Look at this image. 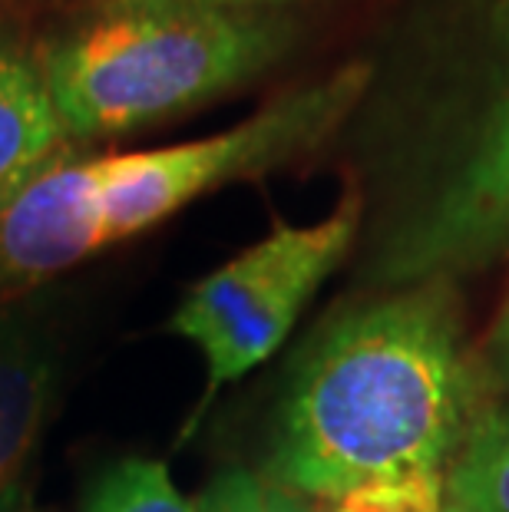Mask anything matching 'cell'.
<instances>
[{"instance_id": "1", "label": "cell", "mask_w": 509, "mask_h": 512, "mask_svg": "<svg viewBox=\"0 0 509 512\" xmlns=\"http://www.w3.org/2000/svg\"><path fill=\"white\" fill-rule=\"evenodd\" d=\"M490 400L453 285H410L338 314L278 400L265 476L305 499L443 476Z\"/></svg>"}, {"instance_id": "2", "label": "cell", "mask_w": 509, "mask_h": 512, "mask_svg": "<svg viewBox=\"0 0 509 512\" xmlns=\"http://www.w3.org/2000/svg\"><path fill=\"white\" fill-rule=\"evenodd\" d=\"M291 20L268 7L106 0L37 53L63 139L119 136L215 100L268 70Z\"/></svg>"}, {"instance_id": "3", "label": "cell", "mask_w": 509, "mask_h": 512, "mask_svg": "<svg viewBox=\"0 0 509 512\" xmlns=\"http://www.w3.org/2000/svg\"><path fill=\"white\" fill-rule=\"evenodd\" d=\"M371 63H348L291 90L225 133L182 146L103 156V222L110 245L166 222L222 185L288 166L354 113L371 86Z\"/></svg>"}, {"instance_id": "4", "label": "cell", "mask_w": 509, "mask_h": 512, "mask_svg": "<svg viewBox=\"0 0 509 512\" xmlns=\"http://www.w3.org/2000/svg\"><path fill=\"white\" fill-rule=\"evenodd\" d=\"M361 212V195L344 192L328 219L314 225L278 222L262 242L186 291L169 331L192 341L205 357L199 410L225 384L245 377L285 344L314 291L348 258L361 232Z\"/></svg>"}, {"instance_id": "5", "label": "cell", "mask_w": 509, "mask_h": 512, "mask_svg": "<svg viewBox=\"0 0 509 512\" xmlns=\"http://www.w3.org/2000/svg\"><path fill=\"white\" fill-rule=\"evenodd\" d=\"M509 258V86L453 179L387 245L381 281L430 285Z\"/></svg>"}, {"instance_id": "6", "label": "cell", "mask_w": 509, "mask_h": 512, "mask_svg": "<svg viewBox=\"0 0 509 512\" xmlns=\"http://www.w3.org/2000/svg\"><path fill=\"white\" fill-rule=\"evenodd\" d=\"M103 245V156L60 146L0 192V294L37 288Z\"/></svg>"}, {"instance_id": "7", "label": "cell", "mask_w": 509, "mask_h": 512, "mask_svg": "<svg viewBox=\"0 0 509 512\" xmlns=\"http://www.w3.org/2000/svg\"><path fill=\"white\" fill-rule=\"evenodd\" d=\"M50 334L24 308H0V512L27 509V479L57 387Z\"/></svg>"}, {"instance_id": "8", "label": "cell", "mask_w": 509, "mask_h": 512, "mask_svg": "<svg viewBox=\"0 0 509 512\" xmlns=\"http://www.w3.org/2000/svg\"><path fill=\"white\" fill-rule=\"evenodd\" d=\"M63 133L43 83L40 60L0 37V192L60 149Z\"/></svg>"}, {"instance_id": "9", "label": "cell", "mask_w": 509, "mask_h": 512, "mask_svg": "<svg viewBox=\"0 0 509 512\" xmlns=\"http://www.w3.org/2000/svg\"><path fill=\"white\" fill-rule=\"evenodd\" d=\"M460 512H509V394L490 397L443 479Z\"/></svg>"}, {"instance_id": "10", "label": "cell", "mask_w": 509, "mask_h": 512, "mask_svg": "<svg viewBox=\"0 0 509 512\" xmlns=\"http://www.w3.org/2000/svg\"><path fill=\"white\" fill-rule=\"evenodd\" d=\"M83 512H196L159 460H123L103 470L83 499Z\"/></svg>"}, {"instance_id": "11", "label": "cell", "mask_w": 509, "mask_h": 512, "mask_svg": "<svg viewBox=\"0 0 509 512\" xmlns=\"http://www.w3.org/2000/svg\"><path fill=\"white\" fill-rule=\"evenodd\" d=\"M196 512H314L311 499L278 486L248 466H229L215 473L192 499Z\"/></svg>"}, {"instance_id": "12", "label": "cell", "mask_w": 509, "mask_h": 512, "mask_svg": "<svg viewBox=\"0 0 509 512\" xmlns=\"http://www.w3.org/2000/svg\"><path fill=\"white\" fill-rule=\"evenodd\" d=\"M341 512H443L447 493H443V476L407 479V483L371 486L361 493L338 499Z\"/></svg>"}, {"instance_id": "13", "label": "cell", "mask_w": 509, "mask_h": 512, "mask_svg": "<svg viewBox=\"0 0 509 512\" xmlns=\"http://www.w3.org/2000/svg\"><path fill=\"white\" fill-rule=\"evenodd\" d=\"M476 364H480L486 397L509 394V298L496 311L490 331H486L480 351H476Z\"/></svg>"}, {"instance_id": "14", "label": "cell", "mask_w": 509, "mask_h": 512, "mask_svg": "<svg viewBox=\"0 0 509 512\" xmlns=\"http://www.w3.org/2000/svg\"><path fill=\"white\" fill-rule=\"evenodd\" d=\"M182 4H209V7H275L285 0H182Z\"/></svg>"}, {"instance_id": "15", "label": "cell", "mask_w": 509, "mask_h": 512, "mask_svg": "<svg viewBox=\"0 0 509 512\" xmlns=\"http://www.w3.org/2000/svg\"><path fill=\"white\" fill-rule=\"evenodd\" d=\"M443 512H460V509H453V506L447 503V506H443Z\"/></svg>"}, {"instance_id": "16", "label": "cell", "mask_w": 509, "mask_h": 512, "mask_svg": "<svg viewBox=\"0 0 509 512\" xmlns=\"http://www.w3.org/2000/svg\"><path fill=\"white\" fill-rule=\"evenodd\" d=\"M328 512H341V509H338V506H331V509H328Z\"/></svg>"}]
</instances>
